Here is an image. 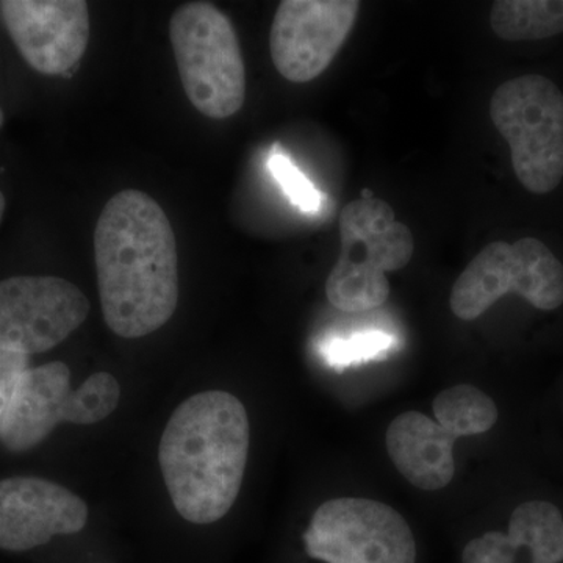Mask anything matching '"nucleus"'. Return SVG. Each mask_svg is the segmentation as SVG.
Segmentation results:
<instances>
[{"instance_id":"f257e3e1","label":"nucleus","mask_w":563,"mask_h":563,"mask_svg":"<svg viewBox=\"0 0 563 563\" xmlns=\"http://www.w3.org/2000/svg\"><path fill=\"white\" fill-rule=\"evenodd\" d=\"M103 320L122 339L158 331L179 302L176 235L161 203L124 190L103 207L95 232Z\"/></svg>"},{"instance_id":"f03ea898","label":"nucleus","mask_w":563,"mask_h":563,"mask_svg":"<svg viewBox=\"0 0 563 563\" xmlns=\"http://www.w3.org/2000/svg\"><path fill=\"white\" fill-rule=\"evenodd\" d=\"M250 443V418L231 393H198L174 410L158 461L184 520L211 525L229 514L242 490Z\"/></svg>"},{"instance_id":"7ed1b4c3","label":"nucleus","mask_w":563,"mask_h":563,"mask_svg":"<svg viewBox=\"0 0 563 563\" xmlns=\"http://www.w3.org/2000/svg\"><path fill=\"white\" fill-rule=\"evenodd\" d=\"M339 231L342 250L325 280L329 302L347 313L384 306L390 295L387 273L412 261V232L376 196L347 203L340 213Z\"/></svg>"},{"instance_id":"20e7f679","label":"nucleus","mask_w":563,"mask_h":563,"mask_svg":"<svg viewBox=\"0 0 563 563\" xmlns=\"http://www.w3.org/2000/svg\"><path fill=\"white\" fill-rule=\"evenodd\" d=\"M433 417L404 412L388 426L387 451L413 487L442 490L454 479V443L490 431L499 412L490 396L473 385H454L435 396Z\"/></svg>"},{"instance_id":"39448f33","label":"nucleus","mask_w":563,"mask_h":563,"mask_svg":"<svg viewBox=\"0 0 563 563\" xmlns=\"http://www.w3.org/2000/svg\"><path fill=\"white\" fill-rule=\"evenodd\" d=\"M174 58L188 101L211 120H228L246 99V68L228 16L209 2H188L169 21Z\"/></svg>"},{"instance_id":"423d86ee","label":"nucleus","mask_w":563,"mask_h":563,"mask_svg":"<svg viewBox=\"0 0 563 563\" xmlns=\"http://www.w3.org/2000/svg\"><path fill=\"white\" fill-rule=\"evenodd\" d=\"M490 118L512 152L526 190L548 195L563 179V92L539 74L504 81L493 92Z\"/></svg>"},{"instance_id":"0eeeda50","label":"nucleus","mask_w":563,"mask_h":563,"mask_svg":"<svg viewBox=\"0 0 563 563\" xmlns=\"http://www.w3.org/2000/svg\"><path fill=\"white\" fill-rule=\"evenodd\" d=\"M506 295L553 312L563 303L562 262L537 239L487 244L455 280L450 306L459 320L473 321Z\"/></svg>"},{"instance_id":"6e6552de","label":"nucleus","mask_w":563,"mask_h":563,"mask_svg":"<svg viewBox=\"0 0 563 563\" xmlns=\"http://www.w3.org/2000/svg\"><path fill=\"white\" fill-rule=\"evenodd\" d=\"M306 553L325 563H415L417 544L401 514L366 498L321 504L303 533Z\"/></svg>"},{"instance_id":"1a4fd4ad","label":"nucleus","mask_w":563,"mask_h":563,"mask_svg":"<svg viewBox=\"0 0 563 563\" xmlns=\"http://www.w3.org/2000/svg\"><path fill=\"white\" fill-rule=\"evenodd\" d=\"M90 301L73 282L14 276L0 282V350L41 354L84 324Z\"/></svg>"},{"instance_id":"9d476101","label":"nucleus","mask_w":563,"mask_h":563,"mask_svg":"<svg viewBox=\"0 0 563 563\" xmlns=\"http://www.w3.org/2000/svg\"><path fill=\"white\" fill-rule=\"evenodd\" d=\"M362 3L357 0H284L274 14L269 49L284 79L320 77L342 49Z\"/></svg>"},{"instance_id":"9b49d317","label":"nucleus","mask_w":563,"mask_h":563,"mask_svg":"<svg viewBox=\"0 0 563 563\" xmlns=\"http://www.w3.org/2000/svg\"><path fill=\"white\" fill-rule=\"evenodd\" d=\"M0 20L25 63L44 76H66L90 40L81 0H0Z\"/></svg>"},{"instance_id":"f8f14e48","label":"nucleus","mask_w":563,"mask_h":563,"mask_svg":"<svg viewBox=\"0 0 563 563\" xmlns=\"http://www.w3.org/2000/svg\"><path fill=\"white\" fill-rule=\"evenodd\" d=\"M88 506L63 485L35 476L0 481V550L22 553L80 532Z\"/></svg>"},{"instance_id":"ddd939ff","label":"nucleus","mask_w":563,"mask_h":563,"mask_svg":"<svg viewBox=\"0 0 563 563\" xmlns=\"http://www.w3.org/2000/svg\"><path fill=\"white\" fill-rule=\"evenodd\" d=\"M70 390L69 366L63 362L29 368L0 421V442L11 453H25L54 432Z\"/></svg>"},{"instance_id":"4468645a","label":"nucleus","mask_w":563,"mask_h":563,"mask_svg":"<svg viewBox=\"0 0 563 563\" xmlns=\"http://www.w3.org/2000/svg\"><path fill=\"white\" fill-rule=\"evenodd\" d=\"M463 563H562L563 515L554 504H521L509 531L487 532L466 544Z\"/></svg>"},{"instance_id":"2eb2a0df","label":"nucleus","mask_w":563,"mask_h":563,"mask_svg":"<svg viewBox=\"0 0 563 563\" xmlns=\"http://www.w3.org/2000/svg\"><path fill=\"white\" fill-rule=\"evenodd\" d=\"M490 25L504 41H539L563 32V0H498Z\"/></svg>"},{"instance_id":"dca6fc26","label":"nucleus","mask_w":563,"mask_h":563,"mask_svg":"<svg viewBox=\"0 0 563 563\" xmlns=\"http://www.w3.org/2000/svg\"><path fill=\"white\" fill-rule=\"evenodd\" d=\"M121 399V385L110 373L91 374L77 390L69 393L63 422L96 424L106 420L117 409Z\"/></svg>"},{"instance_id":"f3484780","label":"nucleus","mask_w":563,"mask_h":563,"mask_svg":"<svg viewBox=\"0 0 563 563\" xmlns=\"http://www.w3.org/2000/svg\"><path fill=\"white\" fill-rule=\"evenodd\" d=\"M391 336L383 332L357 333L346 340H333L324 347V355L332 366H346L387 354Z\"/></svg>"},{"instance_id":"a211bd4d","label":"nucleus","mask_w":563,"mask_h":563,"mask_svg":"<svg viewBox=\"0 0 563 563\" xmlns=\"http://www.w3.org/2000/svg\"><path fill=\"white\" fill-rule=\"evenodd\" d=\"M269 172L279 181L284 191L296 207L306 211L320 209L322 202L321 192L310 184V180L295 165L290 158L282 154H274L269 158Z\"/></svg>"},{"instance_id":"6ab92c4d","label":"nucleus","mask_w":563,"mask_h":563,"mask_svg":"<svg viewBox=\"0 0 563 563\" xmlns=\"http://www.w3.org/2000/svg\"><path fill=\"white\" fill-rule=\"evenodd\" d=\"M29 355L0 350V421L13 401L22 374L27 372Z\"/></svg>"},{"instance_id":"aec40b11","label":"nucleus","mask_w":563,"mask_h":563,"mask_svg":"<svg viewBox=\"0 0 563 563\" xmlns=\"http://www.w3.org/2000/svg\"><path fill=\"white\" fill-rule=\"evenodd\" d=\"M7 209V199L5 196H3V192L0 191V222L3 220V214H5Z\"/></svg>"},{"instance_id":"412c9836","label":"nucleus","mask_w":563,"mask_h":563,"mask_svg":"<svg viewBox=\"0 0 563 563\" xmlns=\"http://www.w3.org/2000/svg\"><path fill=\"white\" fill-rule=\"evenodd\" d=\"M5 124V113H3L2 107H0V129Z\"/></svg>"}]
</instances>
